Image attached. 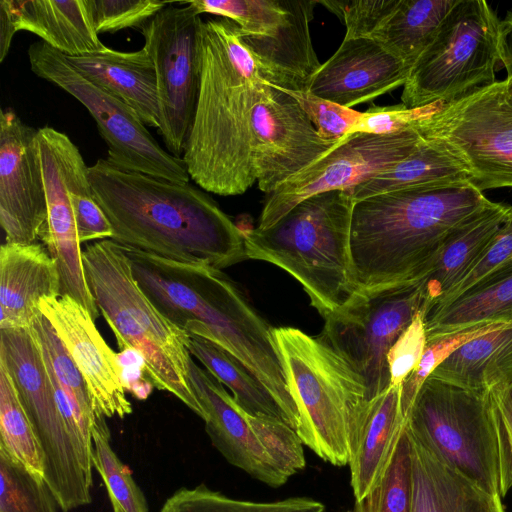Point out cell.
I'll use <instances>...</instances> for the list:
<instances>
[{
	"label": "cell",
	"instance_id": "obj_1",
	"mask_svg": "<svg viewBox=\"0 0 512 512\" xmlns=\"http://www.w3.org/2000/svg\"><path fill=\"white\" fill-rule=\"evenodd\" d=\"M112 240L156 256L221 269L246 259L243 232L203 190L115 167L88 166Z\"/></svg>",
	"mask_w": 512,
	"mask_h": 512
},
{
	"label": "cell",
	"instance_id": "obj_2",
	"mask_svg": "<svg viewBox=\"0 0 512 512\" xmlns=\"http://www.w3.org/2000/svg\"><path fill=\"white\" fill-rule=\"evenodd\" d=\"M139 287L156 309L189 336L207 339L239 360L271 393L285 422L297 431L290 394L272 328L221 269L168 260L121 245Z\"/></svg>",
	"mask_w": 512,
	"mask_h": 512
},
{
	"label": "cell",
	"instance_id": "obj_3",
	"mask_svg": "<svg viewBox=\"0 0 512 512\" xmlns=\"http://www.w3.org/2000/svg\"><path fill=\"white\" fill-rule=\"evenodd\" d=\"M269 84L233 21L202 22L199 92L182 157L202 190L234 196L257 182L251 121Z\"/></svg>",
	"mask_w": 512,
	"mask_h": 512
},
{
	"label": "cell",
	"instance_id": "obj_4",
	"mask_svg": "<svg viewBox=\"0 0 512 512\" xmlns=\"http://www.w3.org/2000/svg\"><path fill=\"white\" fill-rule=\"evenodd\" d=\"M490 202L470 182L405 188L355 202L350 252L356 290L420 282L450 236Z\"/></svg>",
	"mask_w": 512,
	"mask_h": 512
},
{
	"label": "cell",
	"instance_id": "obj_5",
	"mask_svg": "<svg viewBox=\"0 0 512 512\" xmlns=\"http://www.w3.org/2000/svg\"><path fill=\"white\" fill-rule=\"evenodd\" d=\"M354 204L346 190L310 196L271 227L242 231L246 258L288 272L325 318L356 291L350 252Z\"/></svg>",
	"mask_w": 512,
	"mask_h": 512
},
{
	"label": "cell",
	"instance_id": "obj_6",
	"mask_svg": "<svg viewBox=\"0 0 512 512\" xmlns=\"http://www.w3.org/2000/svg\"><path fill=\"white\" fill-rule=\"evenodd\" d=\"M82 259L89 289L118 346L138 352L152 385L176 396L204 420L188 382L190 336L165 318L145 295L118 243L104 239L86 245Z\"/></svg>",
	"mask_w": 512,
	"mask_h": 512
},
{
	"label": "cell",
	"instance_id": "obj_7",
	"mask_svg": "<svg viewBox=\"0 0 512 512\" xmlns=\"http://www.w3.org/2000/svg\"><path fill=\"white\" fill-rule=\"evenodd\" d=\"M297 433L319 458L335 466L350 459V435L369 401L361 376L330 346L292 327L274 328Z\"/></svg>",
	"mask_w": 512,
	"mask_h": 512
},
{
	"label": "cell",
	"instance_id": "obj_8",
	"mask_svg": "<svg viewBox=\"0 0 512 512\" xmlns=\"http://www.w3.org/2000/svg\"><path fill=\"white\" fill-rule=\"evenodd\" d=\"M0 364L12 378L44 456L43 478L59 508L91 503L92 468L58 407L41 347L31 328L0 329Z\"/></svg>",
	"mask_w": 512,
	"mask_h": 512
},
{
	"label": "cell",
	"instance_id": "obj_9",
	"mask_svg": "<svg viewBox=\"0 0 512 512\" xmlns=\"http://www.w3.org/2000/svg\"><path fill=\"white\" fill-rule=\"evenodd\" d=\"M499 23L484 0H456L411 67L402 104L445 103L495 82Z\"/></svg>",
	"mask_w": 512,
	"mask_h": 512
},
{
	"label": "cell",
	"instance_id": "obj_10",
	"mask_svg": "<svg viewBox=\"0 0 512 512\" xmlns=\"http://www.w3.org/2000/svg\"><path fill=\"white\" fill-rule=\"evenodd\" d=\"M406 428L442 463L486 492L500 496L489 395L429 376L408 413Z\"/></svg>",
	"mask_w": 512,
	"mask_h": 512
},
{
	"label": "cell",
	"instance_id": "obj_11",
	"mask_svg": "<svg viewBox=\"0 0 512 512\" xmlns=\"http://www.w3.org/2000/svg\"><path fill=\"white\" fill-rule=\"evenodd\" d=\"M413 130L443 145L480 191L512 187V81L477 88L435 103Z\"/></svg>",
	"mask_w": 512,
	"mask_h": 512
},
{
	"label": "cell",
	"instance_id": "obj_12",
	"mask_svg": "<svg viewBox=\"0 0 512 512\" xmlns=\"http://www.w3.org/2000/svg\"><path fill=\"white\" fill-rule=\"evenodd\" d=\"M199 15L233 21L264 78L288 91H309L321 63L313 48L310 23L316 0H191Z\"/></svg>",
	"mask_w": 512,
	"mask_h": 512
},
{
	"label": "cell",
	"instance_id": "obj_13",
	"mask_svg": "<svg viewBox=\"0 0 512 512\" xmlns=\"http://www.w3.org/2000/svg\"><path fill=\"white\" fill-rule=\"evenodd\" d=\"M31 71L78 100L96 122L115 167L189 183L182 158L164 150L139 116L124 102L79 72L63 53L43 41L28 48Z\"/></svg>",
	"mask_w": 512,
	"mask_h": 512
},
{
	"label": "cell",
	"instance_id": "obj_14",
	"mask_svg": "<svg viewBox=\"0 0 512 512\" xmlns=\"http://www.w3.org/2000/svg\"><path fill=\"white\" fill-rule=\"evenodd\" d=\"M422 302L420 282L356 290L324 318L318 338L361 376L368 400L390 386L388 351Z\"/></svg>",
	"mask_w": 512,
	"mask_h": 512
},
{
	"label": "cell",
	"instance_id": "obj_15",
	"mask_svg": "<svg viewBox=\"0 0 512 512\" xmlns=\"http://www.w3.org/2000/svg\"><path fill=\"white\" fill-rule=\"evenodd\" d=\"M202 22L188 4L169 3L140 28L156 71L157 130L168 152L178 158L184 152L199 92Z\"/></svg>",
	"mask_w": 512,
	"mask_h": 512
},
{
	"label": "cell",
	"instance_id": "obj_16",
	"mask_svg": "<svg viewBox=\"0 0 512 512\" xmlns=\"http://www.w3.org/2000/svg\"><path fill=\"white\" fill-rule=\"evenodd\" d=\"M422 137L415 131L353 133L323 157L267 194L257 229L271 227L304 199L350 190L408 157Z\"/></svg>",
	"mask_w": 512,
	"mask_h": 512
},
{
	"label": "cell",
	"instance_id": "obj_17",
	"mask_svg": "<svg viewBox=\"0 0 512 512\" xmlns=\"http://www.w3.org/2000/svg\"><path fill=\"white\" fill-rule=\"evenodd\" d=\"M322 138L298 102L269 84L254 108L251 150L258 188L269 194L343 140Z\"/></svg>",
	"mask_w": 512,
	"mask_h": 512
},
{
	"label": "cell",
	"instance_id": "obj_18",
	"mask_svg": "<svg viewBox=\"0 0 512 512\" xmlns=\"http://www.w3.org/2000/svg\"><path fill=\"white\" fill-rule=\"evenodd\" d=\"M37 132L11 108L0 112V224L5 243H34L47 219Z\"/></svg>",
	"mask_w": 512,
	"mask_h": 512
},
{
	"label": "cell",
	"instance_id": "obj_19",
	"mask_svg": "<svg viewBox=\"0 0 512 512\" xmlns=\"http://www.w3.org/2000/svg\"><path fill=\"white\" fill-rule=\"evenodd\" d=\"M67 135L52 127L37 132L47 219L39 238L56 263L60 296H70L82 305L95 321L100 311L86 281L81 243L67 185L64 144Z\"/></svg>",
	"mask_w": 512,
	"mask_h": 512
},
{
	"label": "cell",
	"instance_id": "obj_20",
	"mask_svg": "<svg viewBox=\"0 0 512 512\" xmlns=\"http://www.w3.org/2000/svg\"><path fill=\"white\" fill-rule=\"evenodd\" d=\"M456 0H318L343 21L344 38H368L409 66Z\"/></svg>",
	"mask_w": 512,
	"mask_h": 512
},
{
	"label": "cell",
	"instance_id": "obj_21",
	"mask_svg": "<svg viewBox=\"0 0 512 512\" xmlns=\"http://www.w3.org/2000/svg\"><path fill=\"white\" fill-rule=\"evenodd\" d=\"M39 309L82 373L97 413L106 418L131 414L118 354L103 339L89 312L67 295L45 297Z\"/></svg>",
	"mask_w": 512,
	"mask_h": 512
},
{
	"label": "cell",
	"instance_id": "obj_22",
	"mask_svg": "<svg viewBox=\"0 0 512 512\" xmlns=\"http://www.w3.org/2000/svg\"><path fill=\"white\" fill-rule=\"evenodd\" d=\"M411 66L368 38H344L309 91L344 107L370 102L406 83Z\"/></svg>",
	"mask_w": 512,
	"mask_h": 512
},
{
	"label": "cell",
	"instance_id": "obj_23",
	"mask_svg": "<svg viewBox=\"0 0 512 512\" xmlns=\"http://www.w3.org/2000/svg\"><path fill=\"white\" fill-rule=\"evenodd\" d=\"M188 382L205 414V430L213 446L233 466L273 487L288 480L270 460L246 421L242 409L206 369L192 357Z\"/></svg>",
	"mask_w": 512,
	"mask_h": 512
},
{
	"label": "cell",
	"instance_id": "obj_24",
	"mask_svg": "<svg viewBox=\"0 0 512 512\" xmlns=\"http://www.w3.org/2000/svg\"><path fill=\"white\" fill-rule=\"evenodd\" d=\"M402 385H391L369 400L350 435L351 487L355 502L383 481L406 427L401 406Z\"/></svg>",
	"mask_w": 512,
	"mask_h": 512
},
{
	"label": "cell",
	"instance_id": "obj_25",
	"mask_svg": "<svg viewBox=\"0 0 512 512\" xmlns=\"http://www.w3.org/2000/svg\"><path fill=\"white\" fill-rule=\"evenodd\" d=\"M60 297L57 266L45 245L0 248V329L29 328L43 298Z\"/></svg>",
	"mask_w": 512,
	"mask_h": 512
},
{
	"label": "cell",
	"instance_id": "obj_26",
	"mask_svg": "<svg viewBox=\"0 0 512 512\" xmlns=\"http://www.w3.org/2000/svg\"><path fill=\"white\" fill-rule=\"evenodd\" d=\"M16 32H31L69 57L107 48L99 39L88 0H1Z\"/></svg>",
	"mask_w": 512,
	"mask_h": 512
},
{
	"label": "cell",
	"instance_id": "obj_27",
	"mask_svg": "<svg viewBox=\"0 0 512 512\" xmlns=\"http://www.w3.org/2000/svg\"><path fill=\"white\" fill-rule=\"evenodd\" d=\"M89 80L128 105L150 127H159V102L154 63L143 47L133 52L110 48L69 57Z\"/></svg>",
	"mask_w": 512,
	"mask_h": 512
},
{
	"label": "cell",
	"instance_id": "obj_28",
	"mask_svg": "<svg viewBox=\"0 0 512 512\" xmlns=\"http://www.w3.org/2000/svg\"><path fill=\"white\" fill-rule=\"evenodd\" d=\"M412 462L411 512H506L502 498L438 460L406 428Z\"/></svg>",
	"mask_w": 512,
	"mask_h": 512
},
{
	"label": "cell",
	"instance_id": "obj_29",
	"mask_svg": "<svg viewBox=\"0 0 512 512\" xmlns=\"http://www.w3.org/2000/svg\"><path fill=\"white\" fill-rule=\"evenodd\" d=\"M511 206L490 202L446 241L420 281L425 316L470 270L504 224Z\"/></svg>",
	"mask_w": 512,
	"mask_h": 512
},
{
	"label": "cell",
	"instance_id": "obj_30",
	"mask_svg": "<svg viewBox=\"0 0 512 512\" xmlns=\"http://www.w3.org/2000/svg\"><path fill=\"white\" fill-rule=\"evenodd\" d=\"M430 376L484 395L506 387L512 382V325L462 344Z\"/></svg>",
	"mask_w": 512,
	"mask_h": 512
},
{
	"label": "cell",
	"instance_id": "obj_31",
	"mask_svg": "<svg viewBox=\"0 0 512 512\" xmlns=\"http://www.w3.org/2000/svg\"><path fill=\"white\" fill-rule=\"evenodd\" d=\"M463 182H470L464 165L440 143L422 138L408 157L346 191L357 202L405 188Z\"/></svg>",
	"mask_w": 512,
	"mask_h": 512
},
{
	"label": "cell",
	"instance_id": "obj_32",
	"mask_svg": "<svg viewBox=\"0 0 512 512\" xmlns=\"http://www.w3.org/2000/svg\"><path fill=\"white\" fill-rule=\"evenodd\" d=\"M424 321L427 337L476 325H512V275L428 313Z\"/></svg>",
	"mask_w": 512,
	"mask_h": 512
},
{
	"label": "cell",
	"instance_id": "obj_33",
	"mask_svg": "<svg viewBox=\"0 0 512 512\" xmlns=\"http://www.w3.org/2000/svg\"><path fill=\"white\" fill-rule=\"evenodd\" d=\"M30 328L41 347L48 369L69 399L85 440L93 446L92 431L106 425V417L97 413L82 373L41 311Z\"/></svg>",
	"mask_w": 512,
	"mask_h": 512
},
{
	"label": "cell",
	"instance_id": "obj_34",
	"mask_svg": "<svg viewBox=\"0 0 512 512\" xmlns=\"http://www.w3.org/2000/svg\"><path fill=\"white\" fill-rule=\"evenodd\" d=\"M189 352L210 374L232 391L235 402L243 411L285 422L284 415L271 393L226 350L207 339L190 335Z\"/></svg>",
	"mask_w": 512,
	"mask_h": 512
},
{
	"label": "cell",
	"instance_id": "obj_35",
	"mask_svg": "<svg viewBox=\"0 0 512 512\" xmlns=\"http://www.w3.org/2000/svg\"><path fill=\"white\" fill-rule=\"evenodd\" d=\"M0 448L30 472L44 475V456L14 382L0 364Z\"/></svg>",
	"mask_w": 512,
	"mask_h": 512
},
{
	"label": "cell",
	"instance_id": "obj_36",
	"mask_svg": "<svg viewBox=\"0 0 512 512\" xmlns=\"http://www.w3.org/2000/svg\"><path fill=\"white\" fill-rule=\"evenodd\" d=\"M159 512H325V505L308 497L273 502L238 500L201 484L178 489Z\"/></svg>",
	"mask_w": 512,
	"mask_h": 512
},
{
	"label": "cell",
	"instance_id": "obj_37",
	"mask_svg": "<svg viewBox=\"0 0 512 512\" xmlns=\"http://www.w3.org/2000/svg\"><path fill=\"white\" fill-rule=\"evenodd\" d=\"M67 185L80 243L112 239L113 230L96 203L88 178V166L77 146L67 136L64 144Z\"/></svg>",
	"mask_w": 512,
	"mask_h": 512
},
{
	"label": "cell",
	"instance_id": "obj_38",
	"mask_svg": "<svg viewBox=\"0 0 512 512\" xmlns=\"http://www.w3.org/2000/svg\"><path fill=\"white\" fill-rule=\"evenodd\" d=\"M108 425L92 431V465L107 488L113 512H148L147 500L110 444Z\"/></svg>",
	"mask_w": 512,
	"mask_h": 512
},
{
	"label": "cell",
	"instance_id": "obj_39",
	"mask_svg": "<svg viewBox=\"0 0 512 512\" xmlns=\"http://www.w3.org/2000/svg\"><path fill=\"white\" fill-rule=\"evenodd\" d=\"M57 506L44 478L0 448V512H57Z\"/></svg>",
	"mask_w": 512,
	"mask_h": 512
},
{
	"label": "cell",
	"instance_id": "obj_40",
	"mask_svg": "<svg viewBox=\"0 0 512 512\" xmlns=\"http://www.w3.org/2000/svg\"><path fill=\"white\" fill-rule=\"evenodd\" d=\"M510 275H512V206L504 224L476 263L428 313Z\"/></svg>",
	"mask_w": 512,
	"mask_h": 512
},
{
	"label": "cell",
	"instance_id": "obj_41",
	"mask_svg": "<svg viewBox=\"0 0 512 512\" xmlns=\"http://www.w3.org/2000/svg\"><path fill=\"white\" fill-rule=\"evenodd\" d=\"M412 462L405 430L383 481L368 496L355 502L353 512H411Z\"/></svg>",
	"mask_w": 512,
	"mask_h": 512
},
{
	"label": "cell",
	"instance_id": "obj_42",
	"mask_svg": "<svg viewBox=\"0 0 512 512\" xmlns=\"http://www.w3.org/2000/svg\"><path fill=\"white\" fill-rule=\"evenodd\" d=\"M243 414L264 451L280 473L288 479L305 468L304 444L296 430L278 418L251 415L245 411Z\"/></svg>",
	"mask_w": 512,
	"mask_h": 512
},
{
	"label": "cell",
	"instance_id": "obj_43",
	"mask_svg": "<svg viewBox=\"0 0 512 512\" xmlns=\"http://www.w3.org/2000/svg\"><path fill=\"white\" fill-rule=\"evenodd\" d=\"M505 326L509 325L502 323L476 325L427 337L426 348L418 366L402 383L401 406L405 418L407 419L421 386L441 362L467 341Z\"/></svg>",
	"mask_w": 512,
	"mask_h": 512
},
{
	"label": "cell",
	"instance_id": "obj_44",
	"mask_svg": "<svg viewBox=\"0 0 512 512\" xmlns=\"http://www.w3.org/2000/svg\"><path fill=\"white\" fill-rule=\"evenodd\" d=\"M97 34L141 28L170 2L159 0H88Z\"/></svg>",
	"mask_w": 512,
	"mask_h": 512
},
{
	"label": "cell",
	"instance_id": "obj_45",
	"mask_svg": "<svg viewBox=\"0 0 512 512\" xmlns=\"http://www.w3.org/2000/svg\"><path fill=\"white\" fill-rule=\"evenodd\" d=\"M285 91L298 102L318 134L327 140H340L350 135L362 116L360 111L323 99L310 91Z\"/></svg>",
	"mask_w": 512,
	"mask_h": 512
},
{
	"label": "cell",
	"instance_id": "obj_46",
	"mask_svg": "<svg viewBox=\"0 0 512 512\" xmlns=\"http://www.w3.org/2000/svg\"><path fill=\"white\" fill-rule=\"evenodd\" d=\"M427 344L424 315L419 310L387 354L390 386L402 385L418 366Z\"/></svg>",
	"mask_w": 512,
	"mask_h": 512
},
{
	"label": "cell",
	"instance_id": "obj_47",
	"mask_svg": "<svg viewBox=\"0 0 512 512\" xmlns=\"http://www.w3.org/2000/svg\"><path fill=\"white\" fill-rule=\"evenodd\" d=\"M489 397L498 447L500 496L503 498L512 487V382Z\"/></svg>",
	"mask_w": 512,
	"mask_h": 512
},
{
	"label": "cell",
	"instance_id": "obj_48",
	"mask_svg": "<svg viewBox=\"0 0 512 512\" xmlns=\"http://www.w3.org/2000/svg\"><path fill=\"white\" fill-rule=\"evenodd\" d=\"M432 105V104H431ZM431 105L419 108H407L402 103L392 106H371L362 112L359 122L352 133L391 134L413 130L417 120Z\"/></svg>",
	"mask_w": 512,
	"mask_h": 512
},
{
	"label": "cell",
	"instance_id": "obj_49",
	"mask_svg": "<svg viewBox=\"0 0 512 512\" xmlns=\"http://www.w3.org/2000/svg\"><path fill=\"white\" fill-rule=\"evenodd\" d=\"M118 360L126 391L139 400L146 399L154 386L143 378L145 365L140 354L133 349H124L118 354Z\"/></svg>",
	"mask_w": 512,
	"mask_h": 512
},
{
	"label": "cell",
	"instance_id": "obj_50",
	"mask_svg": "<svg viewBox=\"0 0 512 512\" xmlns=\"http://www.w3.org/2000/svg\"><path fill=\"white\" fill-rule=\"evenodd\" d=\"M498 54L500 64L507 72L506 78L512 81V11H508L499 23Z\"/></svg>",
	"mask_w": 512,
	"mask_h": 512
},
{
	"label": "cell",
	"instance_id": "obj_51",
	"mask_svg": "<svg viewBox=\"0 0 512 512\" xmlns=\"http://www.w3.org/2000/svg\"><path fill=\"white\" fill-rule=\"evenodd\" d=\"M348 512H353V511H348Z\"/></svg>",
	"mask_w": 512,
	"mask_h": 512
}]
</instances>
